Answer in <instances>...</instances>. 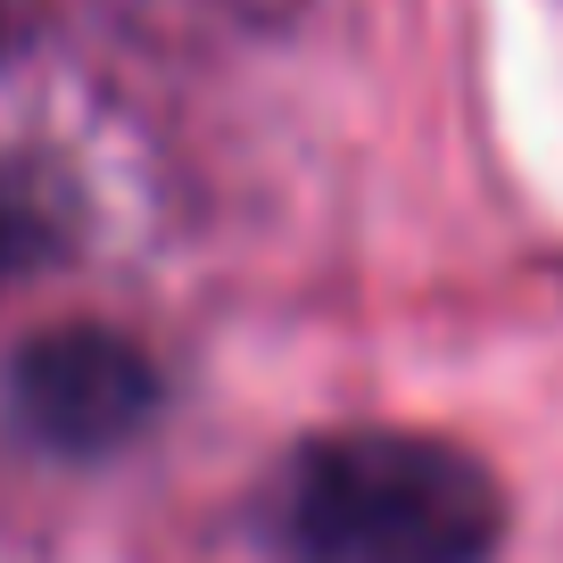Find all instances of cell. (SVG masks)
<instances>
[{
  "mask_svg": "<svg viewBox=\"0 0 563 563\" xmlns=\"http://www.w3.org/2000/svg\"><path fill=\"white\" fill-rule=\"evenodd\" d=\"M150 356L124 332L100 323H67V332H42L9 356V415L34 448L51 456H108L150 422Z\"/></svg>",
  "mask_w": 563,
  "mask_h": 563,
  "instance_id": "2",
  "label": "cell"
},
{
  "mask_svg": "<svg viewBox=\"0 0 563 563\" xmlns=\"http://www.w3.org/2000/svg\"><path fill=\"white\" fill-rule=\"evenodd\" d=\"M257 530L274 563H489L506 489L431 431H332L274 473Z\"/></svg>",
  "mask_w": 563,
  "mask_h": 563,
  "instance_id": "1",
  "label": "cell"
},
{
  "mask_svg": "<svg viewBox=\"0 0 563 563\" xmlns=\"http://www.w3.org/2000/svg\"><path fill=\"white\" fill-rule=\"evenodd\" d=\"M0 265H9V216H0Z\"/></svg>",
  "mask_w": 563,
  "mask_h": 563,
  "instance_id": "3",
  "label": "cell"
}]
</instances>
